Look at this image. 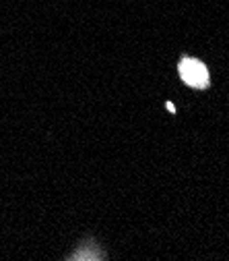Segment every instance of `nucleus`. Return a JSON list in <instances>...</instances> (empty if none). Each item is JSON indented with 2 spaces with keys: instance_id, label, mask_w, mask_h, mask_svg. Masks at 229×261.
Returning <instances> with one entry per match:
<instances>
[{
  "instance_id": "obj_1",
  "label": "nucleus",
  "mask_w": 229,
  "mask_h": 261,
  "mask_svg": "<svg viewBox=\"0 0 229 261\" xmlns=\"http://www.w3.org/2000/svg\"><path fill=\"white\" fill-rule=\"evenodd\" d=\"M180 77L186 81V85L199 87V89L209 87V81H211L207 67L201 60H196V58H182V62H180Z\"/></svg>"
},
{
  "instance_id": "obj_2",
  "label": "nucleus",
  "mask_w": 229,
  "mask_h": 261,
  "mask_svg": "<svg viewBox=\"0 0 229 261\" xmlns=\"http://www.w3.org/2000/svg\"><path fill=\"white\" fill-rule=\"evenodd\" d=\"M73 261H100V255L97 251H81Z\"/></svg>"
}]
</instances>
